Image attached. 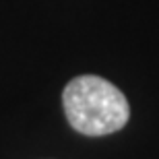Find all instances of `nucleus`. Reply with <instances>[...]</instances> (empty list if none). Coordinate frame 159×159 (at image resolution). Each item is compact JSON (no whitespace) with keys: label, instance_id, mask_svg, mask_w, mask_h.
Masks as SVG:
<instances>
[{"label":"nucleus","instance_id":"nucleus-1","mask_svg":"<svg viewBox=\"0 0 159 159\" xmlns=\"http://www.w3.org/2000/svg\"><path fill=\"white\" fill-rule=\"evenodd\" d=\"M62 106L70 126L85 136L114 134L130 118V106L124 93L97 75L72 79L62 91Z\"/></svg>","mask_w":159,"mask_h":159}]
</instances>
